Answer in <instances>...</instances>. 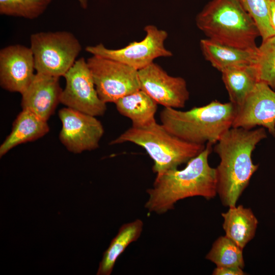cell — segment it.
Listing matches in <instances>:
<instances>
[{"instance_id":"cell-25","label":"cell","mask_w":275,"mask_h":275,"mask_svg":"<svg viewBox=\"0 0 275 275\" xmlns=\"http://www.w3.org/2000/svg\"><path fill=\"white\" fill-rule=\"evenodd\" d=\"M213 275H244L243 269L234 266H216L212 272Z\"/></svg>"},{"instance_id":"cell-13","label":"cell","mask_w":275,"mask_h":275,"mask_svg":"<svg viewBox=\"0 0 275 275\" xmlns=\"http://www.w3.org/2000/svg\"><path fill=\"white\" fill-rule=\"evenodd\" d=\"M35 63L30 47L9 45L0 50V85L11 92L21 94L33 80Z\"/></svg>"},{"instance_id":"cell-9","label":"cell","mask_w":275,"mask_h":275,"mask_svg":"<svg viewBox=\"0 0 275 275\" xmlns=\"http://www.w3.org/2000/svg\"><path fill=\"white\" fill-rule=\"evenodd\" d=\"M64 77L66 86L61 93L60 103L67 107L95 117L104 114L106 103L98 96L85 58L76 60Z\"/></svg>"},{"instance_id":"cell-1","label":"cell","mask_w":275,"mask_h":275,"mask_svg":"<svg viewBox=\"0 0 275 275\" xmlns=\"http://www.w3.org/2000/svg\"><path fill=\"white\" fill-rule=\"evenodd\" d=\"M266 138V129L262 127L254 129L231 127L215 143L214 151L220 158L216 168L217 194L224 205L236 206L258 168L253 161V152Z\"/></svg>"},{"instance_id":"cell-11","label":"cell","mask_w":275,"mask_h":275,"mask_svg":"<svg viewBox=\"0 0 275 275\" xmlns=\"http://www.w3.org/2000/svg\"><path fill=\"white\" fill-rule=\"evenodd\" d=\"M138 74L141 90L158 104L177 109L185 106L189 93L183 78L169 75L154 62L138 70Z\"/></svg>"},{"instance_id":"cell-10","label":"cell","mask_w":275,"mask_h":275,"mask_svg":"<svg viewBox=\"0 0 275 275\" xmlns=\"http://www.w3.org/2000/svg\"><path fill=\"white\" fill-rule=\"evenodd\" d=\"M58 115L62 124L59 140L68 151L77 154L99 147L104 130L96 117L67 107Z\"/></svg>"},{"instance_id":"cell-8","label":"cell","mask_w":275,"mask_h":275,"mask_svg":"<svg viewBox=\"0 0 275 275\" xmlns=\"http://www.w3.org/2000/svg\"><path fill=\"white\" fill-rule=\"evenodd\" d=\"M146 36L140 41H133L119 49H109L102 43L88 46L85 50L92 54L113 60L127 65L137 70L149 65L160 57H170L172 52L164 46L167 31L149 24L145 26Z\"/></svg>"},{"instance_id":"cell-24","label":"cell","mask_w":275,"mask_h":275,"mask_svg":"<svg viewBox=\"0 0 275 275\" xmlns=\"http://www.w3.org/2000/svg\"><path fill=\"white\" fill-rule=\"evenodd\" d=\"M256 23L262 41L275 36L269 18L270 0H238Z\"/></svg>"},{"instance_id":"cell-7","label":"cell","mask_w":275,"mask_h":275,"mask_svg":"<svg viewBox=\"0 0 275 275\" xmlns=\"http://www.w3.org/2000/svg\"><path fill=\"white\" fill-rule=\"evenodd\" d=\"M87 63L98 96L106 103L141 89L138 70L127 65L96 55Z\"/></svg>"},{"instance_id":"cell-26","label":"cell","mask_w":275,"mask_h":275,"mask_svg":"<svg viewBox=\"0 0 275 275\" xmlns=\"http://www.w3.org/2000/svg\"><path fill=\"white\" fill-rule=\"evenodd\" d=\"M269 18L271 24L275 30V0H270Z\"/></svg>"},{"instance_id":"cell-21","label":"cell","mask_w":275,"mask_h":275,"mask_svg":"<svg viewBox=\"0 0 275 275\" xmlns=\"http://www.w3.org/2000/svg\"><path fill=\"white\" fill-rule=\"evenodd\" d=\"M243 249L227 236L219 237L213 243L206 258L218 266L243 268Z\"/></svg>"},{"instance_id":"cell-22","label":"cell","mask_w":275,"mask_h":275,"mask_svg":"<svg viewBox=\"0 0 275 275\" xmlns=\"http://www.w3.org/2000/svg\"><path fill=\"white\" fill-rule=\"evenodd\" d=\"M255 68L259 81L267 84L275 89V36L262 41L257 48L252 64Z\"/></svg>"},{"instance_id":"cell-12","label":"cell","mask_w":275,"mask_h":275,"mask_svg":"<svg viewBox=\"0 0 275 275\" xmlns=\"http://www.w3.org/2000/svg\"><path fill=\"white\" fill-rule=\"evenodd\" d=\"M259 126L275 138V92L259 81L240 106L237 108L232 127L246 129Z\"/></svg>"},{"instance_id":"cell-4","label":"cell","mask_w":275,"mask_h":275,"mask_svg":"<svg viewBox=\"0 0 275 275\" xmlns=\"http://www.w3.org/2000/svg\"><path fill=\"white\" fill-rule=\"evenodd\" d=\"M196 23L213 41L242 49H257L258 28L238 0H212L197 15Z\"/></svg>"},{"instance_id":"cell-15","label":"cell","mask_w":275,"mask_h":275,"mask_svg":"<svg viewBox=\"0 0 275 275\" xmlns=\"http://www.w3.org/2000/svg\"><path fill=\"white\" fill-rule=\"evenodd\" d=\"M46 121L31 111L22 109L13 122L10 134L0 146L2 157L14 147L36 141L49 131Z\"/></svg>"},{"instance_id":"cell-6","label":"cell","mask_w":275,"mask_h":275,"mask_svg":"<svg viewBox=\"0 0 275 275\" xmlns=\"http://www.w3.org/2000/svg\"><path fill=\"white\" fill-rule=\"evenodd\" d=\"M30 45L36 73L59 78L73 65L81 50L77 38L65 31L33 34Z\"/></svg>"},{"instance_id":"cell-23","label":"cell","mask_w":275,"mask_h":275,"mask_svg":"<svg viewBox=\"0 0 275 275\" xmlns=\"http://www.w3.org/2000/svg\"><path fill=\"white\" fill-rule=\"evenodd\" d=\"M52 0H0V14L34 19L42 15Z\"/></svg>"},{"instance_id":"cell-20","label":"cell","mask_w":275,"mask_h":275,"mask_svg":"<svg viewBox=\"0 0 275 275\" xmlns=\"http://www.w3.org/2000/svg\"><path fill=\"white\" fill-rule=\"evenodd\" d=\"M143 227V221L140 219L121 226L117 234L103 253L97 275H110L112 273L118 258L131 243L136 241L140 237Z\"/></svg>"},{"instance_id":"cell-16","label":"cell","mask_w":275,"mask_h":275,"mask_svg":"<svg viewBox=\"0 0 275 275\" xmlns=\"http://www.w3.org/2000/svg\"><path fill=\"white\" fill-rule=\"evenodd\" d=\"M200 46L205 59L221 72L230 67L253 64L257 52V50L236 48L208 38L201 40Z\"/></svg>"},{"instance_id":"cell-2","label":"cell","mask_w":275,"mask_h":275,"mask_svg":"<svg viewBox=\"0 0 275 275\" xmlns=\"http://www.w3.org/2000/svg\"><path fill=\"white\" fill-rule=\"evenodd\" d=\"M212 145L207 143L184 169L170 170L156 176L153 187L146 190L149 198L145 207L150 212L164 213L173 209L177 201L188 197L201 196L210 200L216 196V170L208 162Z\"/></svg>"},{"instance_id":"cell-18","label":"cell","mask_w":275,"mask_h":275,"mask_svg":"<svg viewBox=\"0 0 275 275\" xmlns=\"http://www.w3.org/2000/svg\"><path fill=\"white\" fill-rule=\"evenodd\" d=\"M115 104L118 112L131 121L133 127H143L156 121L158 104L141 89L120 98Z\"/></svg>"},{"instance_id":"cell-19","label":"cell","mask_w":275,"mask_h":275,"mask_svg":"<svg viewBox=\"0 0 275 275\" xmlns=\"http://www.w3.org/2000/svg\"><path fill=\"white\" fill-rule=\"evenodd\" d=\"M221 73L230 102L237 108L259 82L255 68L252 64L238 65L227 68Z\"/></svg>"},{"instance_id":"cell-14","label":"cell","mask_w":275,"mask_h":275,"mask_svg":"<svg viewBox=\"0 0 275 275\" xmlns=\"http://www.w3.org/2000/svg\"><path fill=\"white\" fill-rule=\"evenodd\" d=\"M62 91L59 77L36 73L21 94L22 108L47 121L60 103Z\"/></svg>"},{"instance_id":"cell-17","label":"cell","mask_w":275,"mask_h":275,"mask_svg":"<svg viewBox=\"0 0 275 275\" xmlns=\"http://www.w3.org/2000/svg\"><path fill=\"white\" fill-rule=\"evenodd\" d=\"M229 208L222 213L226 236L243 249L254 237L258 221L250 208L241 205Z\"/></svg>"},{"instance_id":"cell-5","label":"cell","mask_w":275,"mask_h":275,"mask_svg":"<svg viewBox=\"0 0 275 275\" xmlns=\"http://www.w3.org/2000/svg\"><path fill=\"white\" fill-rule=\"evenodd\" d=\"M126 142L135 144L145 149L153 160L152 171L156 176L187 163L206 147L179 138L156 121L143 127L131 126L111 141L109 145Z\"/></svg>"},{"instance_id":"cell-27","label":"cell","mask_w":275,"mask_h":275,"mask_svg":"<svg viewBox=\"0 0 275 275\" xmlns=\"http://www.w3.org/2000/svg\"><path fill=\"white\" fill-rule=\"evenodd\" d=\"M79 4L80 7L84 9L87 8L88 6V0H76Z\"/></svg>"},{"instance_id":"cell-3","label":"cell","mask_w":275,"mask_h":275,"mask_svg":"<svg viewBox=\"0 0 275 275\" xmlns=\"http://www.w3.org/2000/svg\"><path fill=\"white\" fill-rule=\"evenodd\" d=\"M236 112V107L230 101L213 100L186 111L164 107L160 120L169 132L183 140L197 144H214L232 127Z\"/></svg>"}]
</instances>
